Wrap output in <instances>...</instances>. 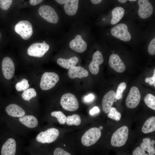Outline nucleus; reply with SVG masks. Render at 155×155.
<instances>
[{"mask_svg": "<svg viewBox=\"0 0 155 155\" xmlns=\"http://www.w3.org/2000/svg\"><path fill=\"white\" fill-rule=\"evenodd\" d=\"M129 130L127 127L123 126L118 129L113 134L111 144L114 147H120L124 145L127 140Z\"/></svg>", "mask_w": 155, "mask_h": 155, "instance_id": "obj_1", "label": "nucleus"}, {"mask_svg": "<svg viewBox=\"0 0 155 155\" xmlns=\"http://www.w3.org/2000/svg\"><path fill=\"white\" fill-rule=\"evenodd\" d=\"M101 135V131L98 128L95 127L90 128L82 136V143L85 146H90L97 142Z\"/></svg>", "mask_w": 155, "mask_h": 155, "instance_id": "obj_2", "label": "nucleus"}, {"mask_svg": "<svg viewBox=\"0 0 155 155\" xmlns=\"http://www.w3.org/2000/svg\"><path fill=\"white\" fill-rule=\"evenodd\" d=\"M60 104L65 110L71 112L77 110L79 108L78 101L73 94L67 93L64 94L62 96Z\"/></svg>", "mask_w": 155, "mask_h": 155, "instance_id": "obj_3", "label": "nucleus"}, {"mask_svg": "<svg viewBox=\"0 0 155 155\" xmlns=\"http://www.w3.org/2000/svg\"><path fill=\"white\" fill-rule=\"evenodd\" d=\"M59 80V75L54 72H46L42 76L40 86L43 90H46L53 88Z\"/></svg>", "mask_w": 155, "mask_h": 155, "instance_id": "obj_4", "label": "nucleus"}, {"mask_svg": "<svg viewBox=\"0 0 155 155\" xmlns=\"http://www.w3.org/2000/svg\"><path fill=\"white\" fill-rule=\"evenodd\" d=\"M14 30L16 33L25 40L29 39L33 34L32 26L27 20L19 21L15 26Z\"/></svg>", "mask_w": 155, "mask_h": 155, "instance_id": "obj_5", "label": "nucleus"}, {"mask_svg": "<svg viewBox=\"0 0 155 155\" xmlns=\"http://www.w3.org/2000/svg\"><path fill=\"white\" fill-rule=\"evenodd\" d=\"M59 135V132L57 129L50 128L39 133L36 137V140L42 143H50L55 141Z\"/></svg>", "mask_w": 155, "mask_h": 155, "instance_id": "obj_6", "label": "nucleus"}, {"mask_svg": "<svg viewBox=\"0 0 155 155\" xmlns=\"http://www.w3.org/2000/svg\"><path fill=\"white\" fill-rule=\"evenodd\" d=\"M38 12L39 15L47 22L53 24L57 23L59 17L55 10L51 6L47 5L41 6Z\"/></svg>", "mask_w": 155, "mask_h": 155, "instance_id": "obj_7", "label": "nucleus"}, {"mask_svg": "<svg viewBox=\"0 0 155 155\" xmlns=\"http://www.w3.org/2000/svg\"><path fill=\"white\" fill-rule=\"evenodd\" d=\"M112 35L122 41L127 42L131 38V36L128 30L127 26L121 23L113 27L111 30Z\"/></svg>", "mask_w": 155, "mask_h": 155, "instance_id": "obj_8", "label": "nucleus"}, {"mask_svg": "<svg viewBox=\"0 0 155 155\" xmlns=\"http://www.w3.org/2000/svg\"><path fill=\"white\" fill-rule=\"evenodd\" d=\"M49 48V45L46 43L43 42L35 43L29 47L27 50V53L29 56L41 57L44 55Z\"/></svg>", "mask_w": 155, "mask_h": 155, "instance_id": "obj_9", "label": "nucleus"}, {"mask_svg": "<svg viewBox=\"0 0 155 155\" xmlns=\"http://www.w3.org/2000/svg\"><path fill=\"white\" fill-rule=\"evenodd\" d=\"M141 99V94L139 89L135 86L132 87L126 98V105L130 108L136 107L139 104Z\"/></svg>", "mask_w": 155, "mask_h": 155, "instance_id": "obj_10", "label": "nucleus"}, {"mask_svg": "<svg viewBox=\"0 0 155 155\" xmlns=\"http://www.w3.org/2000/svg\"><path fill=\"white\" fill-rule=\"evenodd\" d=\"M139 7L138 14L141 18L146 19L149 17L153 11V7L149 0H138Z\"/></svg>", "mask_w": 155, "mask_h": 155, "instance_id": "obj_11", "label": "nucleus"}, {"mask_svg": "<svg viewBox=\"0 0 155 155\" xmlns=\"http://www.w3.org/2000/svg\"><path fill=\"white\" fill-rule=\"evenodd\" d=\"M2 69L4 77L7 79H11L15 72V66L11 58L5 57L3 59L2 63Z\"/></svg>", "mask_w": 155, "mask_h": 155, "instance_id": "obj_12", "label": "nucleus"}, {"mask_svg": "<svg viewBox=\"0 0 155 155\" xmlns=\"http://www.w3.org/2000/svg\"><path fill=\"white\" fill-rule=\"evenodd\" d=\"M104 61L102 55L98 51H96L93 55L92 59L89 65V68L90 72L94 75L98 73L99 67Z\"/></svg>", "mask_w": 155, "mask_h": 155, "instance_id": "obj_13", "label": "nucleus"}, {"mask_svg": "<svg viewBox=\"0 0 155 155\" xmlns=\"http://www.w3.org/2000/svg\"><path fill=\"white\" fill-rule=\"evenodd\" d=\"M69 46L70 48L74 51L81 53L86 50L87 45L82 39L81 36L78 34L76 36L75 38L71 41Z\"/></svg>", "mask_w": 155, "mask_h": 155, "instance_id": "obj_14", "label": "nucleus"}, {"mask_svg": "<svg viewBox=\"0 0 155 155\" xmlns=\"http://www.w3.org/2000/svg\"><path fill=\"white\" fill-rule=\"evenodd\" d=\"M109 64L110 67L118 73L123 72L126 69L125 64L119 56L116 54H112L110 55Z\"/></svg>", "mask_w": 155, "mask_h": 155, "instance_id": "obj_15", "label": "nucleus"}, {"mask_svg": "<svg viewBox=\"0 0 155 155\" xmlns=\"http://www.w3.org/2000/svg\"><path fill=\"white\" fill-rule=\"evenodd\" d=\"M115 93L113 90L107 92L103 96L102 101V106L103 110L105 113H108L112 107L115 99Z\"/></svg>", "mask_w": 155, "mask_h": 155, "instance_id": "obj_16", "label": "nucleus"}, {"mask_svg": "<svg viewBox=\"0 0 155 155\" xmlns=\"http://www.w3.org/2000/svg\"><path fill=\"white\" fill-rule=\"evenodd\" d=\"M16 150V143L13 138H9L3 145L1 149V155H14Z\"/></svg>", "mask_w": 155, "mask_h": 155, "instance_id": "obj_17", "label": "nucleus"}, {"mask_svg": "<svg viewBox=\"0 0 155 155\" xmlns=\"http://www.w3.org/2000/svg\"><path fill=\"white\" fill-rule=\"evenodd\" d=\"M88 75V71L81 66H73L68 71V75L71 78H81L87 77Z\"/></svg>", "mask_w": 155, "mask_h": 155, "instance_id": "obj_18", "label": "nucleus"}, {"mask_svg": "<svg viewBox=\"0 0 155 155\" xmlns=\"http://www.w3.org/2000/svg\"><path fill=\"white\" fill-rule=\"evenodd\" d=\"M5 110L8 115L14 117H20L25 114V111L21 107L14 104L7 106Z\"/></svg>", "mask_w": 155, "mask_h": 155, "instance_id": "obj_19", "label": "nucleus"}, {"mask_svg": "<svg viewBox=\"0 0 155 155\" xmlns=\"http://www.w3.org/2000/svg\"><path fill=\"white\" fill-rule=\"evenodd\" d=\"M79 0H66L64 6L66 13L73 16L77 13L78 7Z\"/></svg>", "mask_w": 155, "mask_h": 155, "instance_id": "obj_20", "label": "nucleus"}, {"mask_svg": "<svg viewBox=\"0 0 155 155\" xmlns=\"http://www.w3.org/2000/svg\"><path fill=\"white\" fill-rule=\"evenodd\" d=\"M79 61L78 58L76 57H72L68 59L62 58H59L57 60V64L62 67L69 69L75 65Z\"/></svg>", "mask_w": 155, "mask_h": 155, "instance_id": "obj_21", "label": "nucleus"}, {"mask_svg": "<svg viewBox=\"0 0 155 155\" xmlns=\"http://www.w3.org/2000/svg\"><path fill=\"white\" fill-rule=\"evenodd\" d=\"M19 120L22 123L29 128H33L36 127L38 123L36 118L31 115H24L19 117Z\"/></svg>", "mask_w": 155, "mask_h": 155, "instance_id": "obj_22", "label": "nucleus"}, {"mask_svg": "<svg viewBox=\"0 0 155 155\" xmlns=\"http://www.w3.org/2000/svg\"><path fill=\"white\" fill-rule=\"evenodd\" d=\"M143 142L140 144V147L144 150L147 151L149 155H154L155 154V149L154 145L155 141H151L149 138H145L143 139Z\"/></svg>", "mask_w": 155, "mask_h": 155, "instance_id": "obj_23", "label": "nucleus"}, {"mask_svg": "<svg viewBox=\"0 0 155 155\" xmlns=\"http://www.w3.org/2000/svg\"><path fill=\"white\" fill-rule=\"evenodd\" d=\"M125 10L122 7H117L114 8L112 11V18L111 23L112 25L118 22L123 17Z\"/></svg>", "mask_w": 155, "mask_h": 155, "instance_id": "obj_24", "label": "nucleus"}, {"mask_svg": "<svg viewBox=\"0 0 155 155\" xmlns=\"http://www.w3.org/2000/svg\"><path fill=\"white\" fill-rule=\"evenodd\" d=\"M155 130V117L152 116L147 119L142 128V132L144 133H151Z\"/></svg>", "mask_w": 155, "mask_h": 155, "instance_id": "obj_25", "label": "nucleus"}, {"mask_svg": "<svg viewBox=\"0 0 155 155\" xmlns=\"http://www.w3.org/2000/svg\"><path fill=\"white\" fill-rule=\"evenodd\" d=\"M66 123L69 125H75L78 126L81 123V119L79 115L73 114L71 116H68L67 117Z\"/></svg>", "mask_w": 155, "mask_h": 155, "instance_id": "obj_26", "label": "nucleus"}, {"mask_svg": "<svg viewBox=\"0 0 155 155\" xmlns=\"http://www.w3.org/2000/svg\"><path fill=\"white\" fill-rule=\"evenodd\" d=\"M36 92L34 89L30 88L24 90L21 96L24 100L28 101L32 98L36 97Z\"/></svg>", "mask_w": 155, "mask_h": 155, "instance_id": "obj_27", "label": "nucleus"}, {"mask_svg": "<svg viewBox=\"0 0 155 155\" xmlns=\"http://www.w3.org/2000/svg\"><path fill=\"white\" fill-rule=\"evenodd\" d=\"M144 102L149 108L155 110V97L151 94H147L145 97Z\"/></svg>", "mask_w": 155, "mask_h": 155, "instance_id": "obj_28", "label": "nucleus"}, {"mask_svg": "<svg viewBox=\"0 0 155 155\" xmlns=\"http://www.w3.org/2000/svg\"><path fill=\"white\" fill-rule=\"evenodd\" d=\"M52 116L57 118L58 122L61 124H64L66 121L67 117L61 111H54L51 113Z\"/></svg>", "mask_w": 155, "mask_h": 155, "instance_id": "obj_29", "label": "nucleus"}, {"mask_svg": "<svg viewBox=\"0 0 155 155\" xmlns=\"http://www.w3.org/2000/svg\"><path fill=\"white\" fill-rule=\"evenodd\" d=\"M108 117L116 121H119L121 119V114L114 107H111L108 113Z\"/></svg>", "mask_w": 155, "mask_h": 155, "instance_id": "obj_30", "label": "nucleus"}, {"mask_svg": "<svg viewBox=\"0 0 155 155\" xmlns=\"http://www.w3.org/2000/svg\"><path fill=\"white\" fill-rule=\"evenodd\" d=\"M126 87V84L124 82H121L119 85L115 93V99L118 100L122 98L123 93L125 90Z\"/></svg>", "mask_w": 155, "mask_h": 155, "instance_id": "obj_31", "label": "nucleus"}, {"mask_svg": "<svg viewBox=\"0 0 155 155\" xmlns=\"http://www.w3.org/2000/svg\"><path fill=\"white\" fill-rule=\"evenodd\" d=\"M29 87L28 81L25 79H23L17 83L15 86L16 90L18 92L24 91L28 89Z\"/></svg>", "mask_w": 155, "mask_h": 155, "instance_id": "obj_32", "label": "nucleus"}, {"mask_svg": "<svg viewBox=\"0 0 155 155\" xmlns=\"http://www.w3.org/2000/svg\"><path fill=\"white\" fill-rule=\"evenodd\" d=\"M12 0H0V7L3 10H6L10 7Z\"/></svg>", "mask_w": 155, "mask_h": 155, "instance_id": "obj_33", "label": "nucleus"}, {"mask_svg": "<svg viewBox=\"0 0 155 155\" xmlns=\"http://www.w3.org/2000/svg\"><path fill=\"white\" fill-rule=\"evenodd\" d=\"M148 52L152 55L155 54V38H154L150 42L148 47Z\"/></svg>", "mask_w": 155, "mask_h": 155, "instance_id": "obj_34", "label": "nucleus"}, {"mask_svg": "<svg viewBox=\"0 0 155 155\" xmlns=\"http://www.w3.org/2000/svg\"><path fill=\"white\" fill-rule=\"evenodd\" d=\"M54 155H70L71 154L60 148H57L54 151Z\"/></svg>", "mask_w": 155, "mask_h": 155, "instance_id": "obj_35", "label": "nucleus"}, {"mask_svg": "<svg viewBox=\"0 0 155 155\" xmlns=\"http://www.w3.org/2000/svg\"><path fill=\"white\" fill-rule=\"evenodd\" d=\"M141 147H137L133 151L132 154L133 155H148V154L145 153V152Z\"/></svg>", "mask_w": 155, "mask_h": 155, "instance_id": "obj_36", "label": "nucleus"}, {"mask_svg": "<svg viewBox=\"0 0 155 155\" xmlns=\"http://www.w3.org/2000/svg\"><path fill=\"white\" fill-rule=\"evenodd\" d=\"M145 82L147 83H149L150 85H154L155 86V69L154 72V74L152 77L147 78L145 79Z\"/></svg>", "mask_w": 155, "mask_h": 155, "instance_id": "obj_37", "label": "nucleus"}, {"mask_svg": "<svg viewBox=\"0 0 155 155\" xmlns=\"http://www.w3.org/2000/svg\"><path fill=\"white\" fill-rule=\"evenodd\" d=\"M94 98V96L92 94H90L86 96L84 98L85 101L89 102L92 100Z\"/></svg>", "mask_w": 155, "mask_h": 155, "instance_id": "obj_38", "label": "nucleus"}, {"mask_svg": "<svg viewBox=\"0 0 155 155\" xmlns=\"http://www.w3.org/2000/svg\"><path fill=\"white\" fill-rule=\"evenodd\" d=\"M99 108L96 106H94L90 111V113L91 115H92L95 113H98L99 112Z\"/></svg>", "mask_w": 155, "mask_h": 155, "instance_id": "obj_39", "label": "nucleus"}, {"mask_svg": "<svg viewBox=\"0 0 155 155\" xmlns=\"http://www.w3.org/2000/svg\"><path fill=\"white\" fill-rule=\"evenodd\" d=\"M43 0H30V4L34 6L40 3Z\"/></svg>", "mask_w": 155, "mask_h": 155, "instance_id": "obj_40", "label": "nucleus"}, {"mask_svg": "<svg viewBox=\"0 0 155 155\" xmlns=\"http://www.w3.org/2000/svg\"><path fill=\"white\" fill-rule=\"evenodd\" d=\"M102 0H90L93 4H96L100 3Z\"/></svg>", "mask_w": 155, "mask_h": 155, "instance_id": "obj_41", "label": "nucleus"}, {"mask_svg": "<svg viewBox=\"0 0 155 155\" xmlns=\"http://www.w3.org/2000/svg\"><path fill=\"white\" fill-rule=\"evenodd\" d=\"M56 1L60 4H65L66 0H56Z\"/></svg>", "mask_w": 155, "mask_h": 155, "instance_id": "obj_42", "label": "nucleus"}, {"mask_svg": "<svg viewBox=\"0 0 155 155\" xmlns=\"http://www.w3.org/2000/svg\"><path fill=\"white\" fill-rule=\"evenodd\" d=\"M119 2L121 3H125L127 0H117Z\"/></svg>", "mask_w": 155, "mask_h": 155, "instance_id": "obj_43", "label": "nucleus"}, {"mask_svg": "<svg viewBox=\"0 0 155 155\" xmlns=\"http://www.w3.org/2000/svg\"><path fill=\"white\" fill-rule=\"evenodd\" d=\"M98 128L99 129L101 130L103 129V127L102 126H100Z\"/></svg>", "mask_w": 155, "mask_h": 155, "instance_id": "obj_44", "label": "nucleus"}, {"mask_svg": "<svg viewBox=\"0 0 155 155\" xmlns=\"http://www.w3.org/2000/svg\"><path fill=\"white\" fill-rule=\"evenodd\" d=\"M130 1H136L137 0H129Z\"/></svg>", "mask_w": 155, "mask_h": 155, "instance_id": "obj_45", "label": "nucleus"}, {"mask_svg": "<svg viewBox=\"0 0 155 155\" xmlns=\"http://www.w3.org/2000/svg\"><path fill=\"white\" fill-rule=\"evenodd\" d=\"M43 43H46V42H45L44 41H43Z\"/></svg>", "mask_w": 155, "mask_h": 155, "instance_id": "obj_46", "label": "nucleus"}, {"mask_svg": "<svg viewBox=\"0 0 155 155\" xmlns=\"http://www.w3.org/2000/svg\"><path fill=\"white\" fill-rule=\"evenodd\" d=\"M0 37H1V33H0Z\"/></svg>", "mask_w": 155, "mask_h": 155, "instance_id": "obj_47", "label": "nucleus"}, {"mask_svg": "<svg viewBox=\"0 0 155 155\" xmlns=\"http://www.w3.org/2000/svg\"><path fill=\"white\" fill-rule=\"evenodd\" d=\"M64 146H65V144H64Z\"/></svg>", "mask_w": 155, "mask_h": 155, "instance_id": "obj_48", "label": "nucleus"}, {"mask_svg": "<svg viewBox=\"0 0 155 155\" xmlns=\"http://www.w3.org/2000/svg\"><path fill=\"white\" fill-rule=\"evenodd\" d=\"M115 102H116V100H115Z\"/></svg>", "mask_w": 155, "mask_h": 155, "instance_id": "obj_49", "label": "nucleus"}]
</instances>
